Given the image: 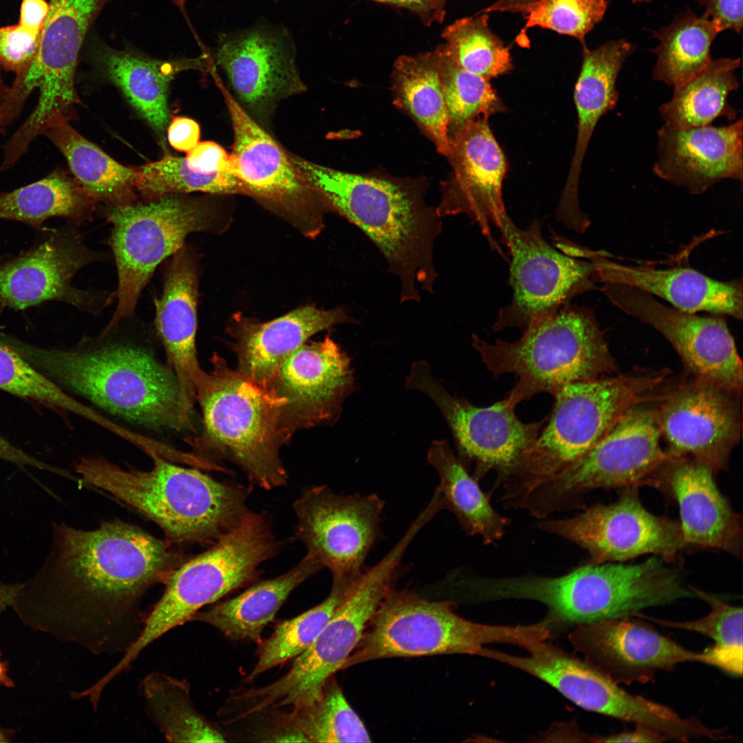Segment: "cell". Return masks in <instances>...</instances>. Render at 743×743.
Listing matches in <instances>:
<instances>
[{
  "label": "cell",
  "instance_id": "cell-25",
  "mask_svg": "<svg viewBox=\"0 0 743 743\" xmlns=\"http://www.w3.org/2000/svg\"><path fill=\"white\" fill-rule=\"evenodd\" d=\"M568 639L584 660L618 685L649 682L657 672L680 663H706L703 652L683 647L634 616L577 626Z\"/></svg>",
  "mask_w": 743,
  "mask_h": 743
},
{
  "label": "cell",
  "instance_id": "cell-20",
  "mask_svg": "<svg viewBox=\"0 0 743 743\" xmlns=\"http://www.w3.org/2000/svg\"><path fill=\"white\" fill-rule=\"evenodd\" d=\"M601 290L617 308L660 332L694 377L741 395L742 363L722 316L685 312L628 286L605 283Z\"/></svg>",
  "mask_w": 743,
  "mask_h": 743
},
{
  "label": "cell",
  "instance_id": "cell-24",
  "mask_svg": "<svg viewBox=\"0 0 743 743\" xmlns=\"http://www.w3.org/2000/svg\"><path fill=\"white\" fill-rule=\"evenodd\" d=\"M447 158L452 171L441 183L438 215L464 214L480 228L491 246L497 248L492 226L499 228L507 214L502 197L507 160L495 138L488 118L473 120L449 136Z\"/></svg>",
  "mask_w": 743,
  "mask_h": 743
},
{
  "label": "cell",
  "instance_id": "cell-55",
  "mask_svg": "<svg viewBox=\"0 0 743 743\" xmlns=\"http://www.w3.org/2000/svg\"><path fill=\"white\" fill-rule=\"evenodd\" d=\"M0 460L12 464L19 468H35L65 476L66 471L36 459L12 444L0 434Z\"/></svg>",
  "mask_w": 743,
  "mask_h": 743
},
{
  "label": "cell",
  "instance_id": "cell-8",
  "mask_svg": "<svg viewBox=\"0 0 743 743\" xmlns=\"http://www.w3.org/2000/svg\"><path fill=\"white\" fill-rule=\"evenodd\" d=\"M453 605L451 601H433L408 588H394L369 621L343 669L383 658L479 656L486 645L494 643L525 649L550 637L541 621L518 625L480 623L460 616Z\"/></svg>",
  "mask_w": 743,
  "mask_h": 743
},
{
  "label": "cell",
  "instance_id": "cell-49",
  "mask_svg": "<svg viewBox=\"0 0 743 743\" xmlns=\"http://www.w3.org/2000/svg\"><path fill=\"white\" fill-rule=\"evenodd\" d=\"M607 0H539L524 13V32L531 28L548 29L577 39H585L604 17Z\"/></svg>",
  "mask_w": 743,
  "mask_h": 743
},
{
  "label": "cell",
  "instance_id": "cell-11",
  "mask_svg": "<svg viewBox=\"0 0 743 743\" xmlns=\"http://www.w3.org/2000/svg\"><path fill=\"white\" fill-rule=\"evenodd\" d=\"M647 403L629 408L590 450L530 493L519 508L545 519L583 508V497L594 489L657 486L659 473L674 457L663 449L656 409Z\"/></svg>",
  "mask_w": 743,
  "mask_h": 743
},
{
  "label": "cell",
  "instance_id": "cell-29",
  "mask_svg": "<svg viewBox=\"0 0 743 743\" xmlns=\"http://www.w3.org/2000/svg\"><path fill=\"white\" fill-rule=\"evenodd\" d=\"M713 474L696 460L674 457L660 471L658 486L667 484L678 504L685 546L737 557L742 549L741 517L720 493Z\"/></svg>",
  "mask_w": 743,
  "mask_h": 743
},
{
  "label": "cell",
  "instance_id": "cell-50",
  "mask_svg": "<svg viewBox=\"0 0 743 743\" xmlns=\"http://www.w3.org/2000/svg\"><path fill=\"white\" fill-rule=\"evenodd\" d=\"M48 9L45 0H23L18 24L0 28V65L16 76L35 56Z\"/></svg>",
  "mask_w": 743,
  "mask_h": 743
},
{
  "label": "cell",
  "instance_id": "cell-38",
  "mask_svg": "<svg viewBox=\"0 0 743 743\" xmlns=\"http://www.w3.org/2000/svg\"><path fill=\"white\" fill-rule=\"evenodd\" d=\"M95 203L74 178L58 169L27 186L0 191V220L21 222L41 233L52 217L76 226L88 221Z\"/></svg>",
  "mask_w": 743,
  "mask_h": 743
},
{
  "label": "cell",
  "instance_id": "cell-41",
  "mask_svg": "<svg viewBox=\"0 0 743 743\" xmlns=\"http://www.w3.org/2000/svg\"><path fill=\"white\" fill-rule=\"evenodd\" d=\"M189 685L166 673L153 671L139 685L147 716L170 742H224V736L194 708Z\"/></svg>",
  "mask_w": 743,
  "mask_h": 743
},
{
  "label": "cell",
  "instance_id": "cell-1",
  "mask_svg": "<svg viewBox=\"0 0 743 743\" xmlns=\"http://www.w3.org/2000/svg\"><path fill=\"white\" fill-rule=\"evenodd\" d=\"M183 562L175 546L120 520L91 530L55 522L48 554L12 607L60 640L123 655L142 631L143 596Z\"/></svg>",
  "mask_w": 743,
  "mask_h": 743
},
{
  "label": "cell",
  "instance_id": "cell-18",
  "mask_svg": "<svg viewBox=\"0 0 743 743\" xmlns=\"http://www.w3.org/2000/svg\"><path fill=\"white\" fill-rule=\"evenodd\" d=\"M385 502L376 494L336 493L325 485L303 490L292 508L296 536L307 554L334 577H357L383 535Z\"/></svg>",
  "mask_w": 743,
  "mask_h": 743
},
{
  "label": "cell",
  "instance_id": "cell-57",
  "mask_svg": "<svg viewBox=\"0 0 743 743\" xmlns=\"http://www.w3.org/2000/svg\"><path fill=\"white\" fill-rule=\"evenodd\" d=\"M539 0H497L483 10L486 13L494 12L525 13L526 10Z\"/></svg>",
  "mask_w": 743,
  "mask_h": 743
},
{
  "label": "cell",
  "instance_id": "cell-15",
  "mask_svg": "<svg viewBox=\"0 0 743 743\" xmlns=\"http://www.w3.org/2000/svg\"><path fill=\"white\" fill-rule=\"evenodd\" d=\"M511 256V303L499 311L493 330L517 327L524 332L579 294L595 288L593 262L562 253L543 239L537 221L517 226L508 214L499 227Z\"/></svg>",
  "mask_w": 743,
  "mask_h": 743
},
{
  "label": "cell",
  "instance_id": "cell-35",
  "mask_svg": "<svg viewBox=\"0 0 743 743\" xmlns=\"http://www.w3.org/2000/svg\"><path fill=\"white\" fill-rule=\"evenodd\" d=\"M427 462L435 470L436 489L444 508L456 517L469 536L480 535L484 544H495L504 536L510 519L497 512L477 481L452 451L446 440H435L427 451Z\"/></svg>",
  "mask_w": 743,
  "mask_h": 743
},
{
  "label": "cell",
  "instance_id": "cell-2",
  "mask_svg": "<svg viewBox=\"0 0 743 743\" xmlns=\"http://www.w3.org/2000/svg\"><path fill=\"white\" fill-rule=\"evenodd\" d=\"M288 153L298 175L327 208L356 226L378 248L400 281L401 303L433 292V249L442 223L436 208L425 202L423 181L345 172Z\"/></svg>",
  "mask_w": 743,
  "mask_h": 743
},
{
  "label": "cell",
  "instance_id": "cell-10",
  "mask_svg": "<svg viewBox=\"0 0 743 743\" xmlns=\"http://www.w3.org/2000/svg\"><path fill=\"white\" fill-rule=\"evenodd\" d=\"M410 541L402 537L375 566L365 570L313 643L297 656L275 682L246 692L252 713L310 704L327 681L343 666L386 595L404 572L402 559Z\"/></svg>",
  "mask_w": 743,
  "mask_h": 743
},
{
  "label": "cell",
  "instance_id": "cell-33",
  "mask_svg": "<svg viewBox=\"0 0 743 743\" xmlns=\"http://www.w3.org/2000/svg\"><path fill=\"white\" fill-rule=\"evenodd\" d=\"M92 61L105 77L118 86L138 112L160 136L169 124L167 91L180 72L195 69L209 72L206 52L196 58L162 61L136 52L118 50L94 39Z\"/></svg>",
  "mask_w": 743,
  "mask_h": 743
},
{
  "label": "cell",
  "instance_id": "cell-14",
  "mask_svg": "<svg viewBox=\"0 0 743 743\" xmlns=\"http://www.w3.org/2000/svg\"><path fill=\"white\" fill-rule=\"evenodd\" d=\"M405 387L431 399L449 427L460 460L466 469L474 464L472 476L477 481L496 471V486L516 471L548 420L547 416L539 421L524 422L504 398L491 406L477 407L455 396L433 375L425 360L412 364Z\"/></svg>",
  "mask_w": 743,
  "mask_h": 743
},
{
  "label": "cell",
  "instance_id": "cell-43",
  "mask_svg": "<svg viewBox=\"0 0 743 743\" xmlns=\"http://www.w3.org/2000/svg\"><path fill=\"white\" fill-rule=\"evenodd\" d=\"M359 577H334L328 596L301 614L280 622L260 643L258 659L246 680L256 678L303 653L315 640Z\"/></svg>",
  "mask_w": 743,
  "mask_h": 743
},
{
  "label": "cell",
  "instance_id": "cell-39",
  "mask_svg": "<svg viewBox=\"0 0 743 743\" xmlns=\"http://www.w3.org/2000/svg\"><path fill=\"white\" fill-rule=\"evenodd\" d=\"M739 58L711 60L698 74L674 87L671 98L660 105L665 123L682 127L710 125L718 117L734 120L737 111L728 102L730 92L738 89L735 71Z\"/></svg>",
  "mask_w": 743,
  "mask_h": 743
},
{
  "label": "cell",
  "instance_id": "cell-26",
  "mask_svg": "<svg viewBox=\"0 0 743 743\" xmlns=\"http://www.w3.org/2000/svg\"><path fill=\"white\" fill-rule=\"evenodd\" d=\"M525 650L529 655L519 656L486 647L482 654L543 681L586 711L648 726L657 722L658 702L625 691L585 660L547 640Z\"/></svg>",
  "mask_w": 743,
  "mask_h": 743
},
{
  "label": "cell",
  "instance_id": "cell-5",
  "mask_svg": "<svg viewBox=\"0 0 743 743\" xmlns=\"http://www.w3.org/2000/svg\"><path fill=\"white\" fill-rule=\"evenodd\" d=\"M666 369H640L568 384L554 395L548 420L516 471L502 484L506 508L590 450L631 407L660 398Z\"/></svg>",
  "mask_w": 743,
  "mask_h": 743
},
{
  "label": "cell",
  "instance_id": "cell-17",
  "mask_svg": "<svg viewBox=\"0 0 743 743\" xmlns=\"http://www.w3.org/2000/svg\"><path fill=\"white\" fill-rule=\"evenodd\" d=\"M76 225L47 228L28 250L0 259V305L22 310L49 301H61L98 312L111 301L107 292L82 290L72 285L86 266L103 260V252L88 248Z\"/></svg>",
  "mask_w": 743,
  "mask_h": 743
},
{
  "label": "cell",
  "instance_id": "cell-9",
  "mask_svg": "<svg viewBox=\"0 0 743 743\" xmlns=\"http://www.w3.org/2000/svg\"><path fill=\"white\" fill-rule=\"evenodd\" d=\"M270 517L248 511L240 522L205 552L183 562L146 616L135 643L117 663L128 670L140 654L172 629L190 621L204 605L254 581L259 569L280 550Z\"/></svg>",
  "mask_w": 743,
  "mask_h": 743
},
{
  "label": "cell",
  "instance_id": "cell-12",
  "mask_svg": "<svg viewBox=\"0 0 743 743\" xmlns=\"http://www.w3.org/2000/svg\"><path fill=\"white\" fill-rule=\"evenodd\" d=\"M109 240L118 274L115 311L104 330L133 317L140 295L157 267L184 244L191 233L208 230L214 211L204 200L167 194L142 203L110 206Z\"/></svg>",
  "mask_w": 743,
  "mask_h": 743
},
{
  "label": "cell",
  "instance_id": "cell-51",
  "mask_svg": "<svg viewBox=\"0 0 743 743\" xmlns=\"http://www.w3.org/2000/svg\"><path fill=\"white\" fill-rule=\"evenodd\" d=\"M185 160L193 171L202 173H233L230 153L213 141L198 142L186 153Z\"/></svg>",
  "mask_w": 743,
  "mask_h": 743
},
{
  "label": "cell",
  "instance_id": "cell-19",
  "mask_svg": "<svg viewBox=\"0 0 743 743\" xmlns=\"http://www.w3.org/2000/svg\"><path fill=\"white\" fill-rule=\"evenodd\" d=\"M537 526L584 549L591 564L647 554L671 562L685 546L680 522L649 512L637 487L625 488L614 503L594 505L570 518L543 520Z\"/></svg>",
  "mask_w": 743,
  "mask_h": 743
},
{
  "label": "cell",
  "instance_id": "cell-6",
  "mask_svg": "<svg viewBox=\"0 0 743 743\" xmlns=\"http://www.w3.org/2000/svg\"><path fill=\"white\" fill-rule=\"evenodd\" d=\"M472 346L486 369L498 378L517 380L504 398L513 407L543 393L616 372V366L592 310L563 305L529 326L513 342L488 343L472 336Z\"/></svg>",
  "mask_w": 743,
  "mask_h": 743
},
{
  "label": "cell",
  "instance_id": "cell-59",
  "mask_svg": "<svg viewBox=\"0 0 743 743\" xmlns=\"http://www.w3.org/2000/svg\"><path fill=\"white\" fill-rule=\"evenodd\" d=\"M0 656H1V654H0ZM0 683L3 684V685L7 686V687H11L12 685V682L11 681V680L8 678V676L7 675L6 666H5L4 663H3L1 661V659H0Z\"/></svg>",
  "mask_w": 743,
  "mask_h": 743
},
{
  "label": "cell",
  "instance_id": "cell-28",
  "mask_svg": "<svg viewBox=\"0 0 743 743\" xmlns=\"http://www.w3.org/2000/svg\"><path fill=\"white\" fill-rule=\"evenodd\" d=\"M742 120L724 127H682L665 123L657 132L660 178L693 195L725 179L742 182Z\"/></svg>",
  "mask_w": 743,
  "mask_h": 743
},
{
  "label": "cell",
  "instance_id": "cell-40",
  "mask_svg": "<svg viewBox=\"0 0 743 743\" xmlns=\"http://www.w3.org/2000/svg\"><path fill=\"white\" fill-rule=\"evenodd\" d=\"M720 33L715 24L687 8L667 25L652 32L658 43L653 78L674 88L689 80L712 60L711 47Z\"/></svg>",
  "mask_w": 743,
  "mask_h": 743
},
{
  "label": "cell",
  "instance_id": "cell-53",
  "mask_svg": "<svg viewBox=\"0 0 743 743\" xmlns=\"http://www.w3.org/2000/svg\"><path fill=\"white\" fill-rule=\"evenodd\" d=\"M378 3L407 9L416 14L426 26L441 23L448 0H372Z\"/></svg>",
  "mask_w": 743,
  "mask_h": 743
},
{
  "label": "cell",
  "instance_id": "cell-3",
  "mask_svg": "<svg viewBox=\"0 0 743 743\" xmlns=\"http://www.w3.org/2000/svg\"><path fill=\"white\" fill-rule=\"evenodd\" d=\"M149 471L125 470L103 457L75 465L83 484L100 488L142 513L176 545L213 544L249 511L248 489L222 482L196 469L155 454Z\"/></svg>",
  "mask_w": 743,
  "mask_h": 743
},
{
  "label": "cell",
  "instance_id": "cell-45",
  "mask_svg": "<svg viewBox=\"0 0 743 743\" xmlns=\"http://www.w3.org/2000/svg\"><path fill=\"white\" fill-rule=\"evenodd\" d=\"M488 14L458 19L442 32L443 43L452 59L462 69L486 79L513 69V59L503 41L488 26Z\"/></svg>",
  "mask_w": 743,
  "mask_h": 743
},
{
  "label": "cell",
  "instance_id": "cell-4",
  "mask_svg": "<svg viewBox=\"0 0 743 743\" xmlns=\"http://www.w3.org/2000/svg\"><path fill=\"white\" fill-rule=\"evenodd\" d=\"M5 341L61 388L153 429H186L176 377L139 346L111 342L94 348H43L6 334Z\"/></svg>",
  "mask_w": 743,
  "mask_h": 743
},
{
  "label": "cell",
  "instance_id": "cell-46",
  "mask_svg": "<svg viewBox=\"0 0 743 743\" xmlns=\"http://www.w3.org/2000/svg\"><path fill=\"white\" fill-rule=\"evenodd\" d=\"M434 50L449 116V136L473 120L506 111L489 80L460 67L443 44Z\"/></svg>",
  "mask_w": 743,
  "mask_h": 743
},
{
  "label": "cell",
  "instance_id": "cell-56",
  "mask_svg": "<svg viewBox=\"0 0 743 743\" xmlns=\"http://www.w3.org/2000/svg\"><path fill=\"white\" fill-rule=\"evenodd\" d=\"M667 738L658 731L643 724H636L632 730L607 735H594L590 737L593 742H663Z\"/></svg>",
  "mask_w": 743,
  "mask_h": 743
},
{
  "label": "cell",
  "instance_id": "cell-34",
  "mask_svg": "<svg viewBox=\"0 0 743 743\" xmlns=\"http://www.w3.org/2000/svg\"><path fill=\"white\" fill-rule=\"evenodd\" d=\"M322 568L315 559L306 554L286 572L259 582L210 609L199 610L190 621L210 625L233 640L260 642L263 629L290 593Z\"/></svg>",
  "mask_w": 743,
  "mask_h": 743
},
{
  "label": "cell",
  "instance_id": "cell-60",
  "mask_svg": "<svg viewBox=\"0 0 743 743\" xmlns=\"http://www.w3.org/2000/svg\"><path fill=\"white\" fill-rule=\"evenodd\" d=\"M8 90V87L3 83L0 73V99L6 94Z\"/></svg>",
  "mask_w": 743,
  "mask_h": 743
},
{
  "label": "cell",
  "instance_id": "cell-22",
  "mask_svg": "<svg viewBox=\"0 0 743 743\" xmlns=\"http://www.w3.org/2000/svg\"><path fill=\"white\" fill-rule=\"evenodd\" d=\"M211 74L222 94L232 123L233 173L244 184L247 195L290 215L308 220L319 233L327 206L298 175L288 150L244 111L216 70H212Z\"/></svg>",
  "mask_w": 743,
  "mask_h": 743
},
{
  "label": "cell",
  "instance_id": "cell-36",
  "mask_svg": "<svg viewBox=\"0 0 743 743\" xmlns=\"http://www.w3.org/2000/svg\"><path fill=\"white\" fill-rule=\"evenodd\" d=\"M65 156L74 179L96 202L110 206L135 203L138 173L125 166L76 131L58 120L43 133Z\"/></svg>",
  "mask_w": 743,
  "mask_h": 743
},
{
  "label": "cell",
  "instance_id": "cell-61",
  "mask_svg": "<svg viewBox=\"0 0 743 743\" xmlns=\"http://www.w3.org/2000/svg\"><path fill=\"white\" fill-rule=\"evenodd\" d=\"M172 1H173V2L174 3V4H175V5H176V6H177V7H178L179 8H180V9H183V8H184V6H185V3H186V0H172Z\"/></svg>",
  "mask_w": 743,
  "mask_h": 743
},
{
  "label": "cell",
  "instance_id": "cell-48",
  "mask_svg": "<svg viewBox=\"0 0 743 743\" xmlns=\"http://www.w3.org/2000/svg\"><path fill=\"white\" fill-rule=\"evenodd\" d=\"M0 390L60 413L87 418L91 409L39 372L0 336Z\"/></svg>",
  "mask_w": 743,
  "mask_h": 743
},
{
  "label": "cell",
  "instance_id": "cell-13",
  "mask_svg": "<svg viewBox=\"0 0 743 743\" xmlns=\"http://www.w3.org/2000/svg\"><path fill=\"white\" fill-rule=\"evenodd\" d=\"M109 1L50 0L35 56L1 100L7 114L17 116L30 93L39 89L38 103L23 124L28 134L39 136L52 123L70 118L79 103L74 81L79 53Z\"/></svg>",
  "mask_w": 743,
  "mask_h": 743
},
{
  "label": "cell",
  "instance_id": "cell-7",
  "mask_svg": "<svg viewBox=\"0 0 743 743\" xmlns=\"http://www.w3.org/2000/svg\"><path fill=\"white\" fill-rule=\"evenodd\" d=\"M211 363L212 370L196 392L203 429L187 440L193 453L211 462L215 458L235 463L264 490L285 484L288 473L279 455L285 441L275 400L217 354Z\"/></svg>",
  "mask_w": 743,
  "mask_h": 743
},
{
  "label": "cell",
  "instance_id": "cell-54",
  "mask_svg": "<svg viewBox=\"0 0 743 743\" xmlns=\"http://www.w3.org/2000/svg\"><path fill=\"white\" fill-rule=\"evenodd\" d=\"M200 138V125L190 118L174 117L167 129L169 144L179 151L187 153L197 144Z\"/></svg>",
  "mask_w": 743,
  "mask_h": 743
},
{
  "label": "cell",
  "instance_id": "cell-31",
  "mask_svg": "<svg viewBox=\"0 0 743 743\" xmlns=\"http://www.w3.org/2000/svg\"><path fill=\"white\" fill-rule=\"evenodd\" d=\"M354 321L344 308L323 310L314 305L296 309L266 323L236 316L228 330L237 370L263 389L283 362L309 338Z\"/></svg>",
  "mask_w": 743,
  "mask_h": 743
},
{
  "label": "cell",
  "instance_id": "cell-62",
  "mask_svg": "<svg viewBox=\"0 0 743 743\" xmlns=\"http://www.w3.org/2000/svg\"><path fill=\"white\" fill-rule=\"evenodd\" d=\"M5 736L0 733V742H5Z\"/></svg>",
  "mask_w": 743,
  "mask_h": 743
},
{
  "label": "cell",
  "instance_id": "cell-58",
  "mask_svg": "<svg viewBox=\"0 0 743 743\" xmlns=\"http://www.w3.org/2000/svg\"><path fill=\"white\" fill-rule=\"evenodd\" d=\"M21 586V583L0 584V613L12 605Z\"/></svg>",
  "mask_w": 743,
  "mask_h": 743
},
{
  "label": "cell",
  "instance_id": "cell-52",
  "mask_svg": "<svg viewBox=\"0 0 743 743\" xmlns=\"http://www.w3.org/2000/svg\"><path fill=\"white\" fill-rule=\"evenodd\" d=\"M704 12L720 32L733 30L740 34L742 29L743 0H698Z\"/></svg>",
  "mask_w": 743,
  "mask_h": 743
},
{
  "label": "cell",
  "instance_id": "cell-16",
  "mask_svg": "<svg viewBox=\"0 0 743 743\" xmlns=\"http://www.w3.org/2000/svg\"><path fill=\"white\" fill-rule=\"evenodd\" d=\"M206 51L235 99L266 129L282 100L307 91L294 40L283 27L261 23L222 34L215 47Z\"/></svg>",
  "mask_w": 743,
  "mask_h": 743
},
{
  "label": "cell",
  "instance_id": "cell-47",
  "mask_svg": "<svg viewBox=\"0 0 743 743\" xmlns=\"http://www.w3.org/2000/svg\"><path fill=\"white\" fill-rule=\"evenodd\" d=\"M137 191L144 200L167 194L202 192L218 195H247L244 184L233 174L202 173L191 169L185 158L165 151L163 157L137 168Z\"/></svg>",
  "mask_w": 743,
  "mask_h": 743
},
{
  "label": "cell",
  "instance_id": "cell-30",
  "mask_svg": "<svg viewBox=\"0 0 743 743\" xmlns=\"http://www.w3.org/2000/svg\"><path fill=\"white\" fill-rule=\"evenodd\" d=\"M635 49L636 45L626 39L609 41L593 50L583 46L582 64L574 91L577 113L576 144L557 210L558 217L566 224H578L585 217L579 203L582 164L598 122L618 103L616 80L623 64Z\"/></svg>",
  "mask_w": 743,
  "mask_h": 743
},
{
  "label": "cell",
  "instance_id": "cell-32",
  "mask_svg": "<svg viewBox=\"0 0 743 743\" xmlns=\"http://www.w3.org/2000/svg\"><path fill=\"white\" fill-rule=\"evenodd\" d=\"M603 251L589 259L595 268L596 282L628 286L659 297L674 308L689 313L742 319V283L721 281L691 268L656 269L631 266L610 260Z\"/></svg>",
  "mask_w": 743,
  "mask_h": 743
},
{
  "label": "cell",
  "instance_id": "cell-44",
  "mask_svg": "<svg viewBox=\"0 0 743 743\" xmlns=\"http://www.w3.org/2000/svg\"><path fill=\"white\" fill-rule=\"evenodd\" d=\"M691 590L707 603L710 612L692 621H674L647 616L641 612L633 616L654 622L663 627L680 629L703 634L714 644L703 651L706 664L733 676L742 675V607L731 605L718 596L693 586Z\"/></svg>",
  "mask_w": 743,
  "mask_h": 743
},
{
  "label": "cell",
  "instance_id": "cell-23",
  "mask_svg": "<svg viewBox=\"0 0 743 743\" xmlns=\"http://www.w3.org/2000/svg\"><path fill=\"white\" fill-rule=\"evenodd\" d=\"M740 396L696 377L666 392L656 416L668 453L689 455L714 473L725 469L741 436Z\"/></svg>",
  "mask_w": 743,
  "mask_h": 743
},
{
  "label": "cell",
  "instance_id": "cell-42",
  "mask_svg": "<svg viewBox=\"0 0 743 743\" xmlns=\"http://www.w3.org/2000/svg\"><path fill=\"white\" fill-rule=\"evenodd\" d=\"M281 716L282 724L301 741L369 742L370 735L352 708L334 676L308 705L292 709Z\"/></svg>",
  "mask_w": 743,
  "mask_h": 743
},
{
  "label": "cell",
  "instance_id": "cell-21",
  "mask_svg": "<svg viewBox=\"0 0 743 743\" xmlns=\"http://www.w3.org/2000/svg\"><path fill=\"white\" fill-rule=\"evenodd\" d=\"M354 387L350 358L327 336L295 350L263 389L278 405L286 442L298 429L336 421Z\"/></svg>",
  "mask_w": 743,
  "mask_h": 743
},
{
  "label": "cell",
  "instance_id": "cell-27",
  "mask_svg": "<svg viewBox=\"0 0 743 743\" xmlns=\"http://www.w3.org/2000/svg\"><path fill=\"white\" fill-rule=\"evenodd\" d=\"M198 269L184 244L169 260L160 298H154L155 327L164 346L166 365L179 387L182 419L191 424L196 391L207 374L200 365L195 346Z\"/></svg>",
  "mask_w": 743,
  "mask_h": 743
},
{
  "label": "cell",
  "instance_id": "cell-37",
  "mask_svg": "<svg viewBox=\"0 0 743 743\" xmlns=\"http://www.w3.org/2000/svg\"><path fill=\"white\" fill-rule=\"evenodd\" d=\"M391 82L395 105L411 116L438 151L447 157L449 116L435 51L399 56Z\"/></svg>",
  "mask_w": 743,
  "mask_h": 743
}]
</instances>
